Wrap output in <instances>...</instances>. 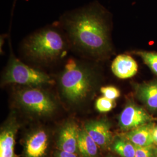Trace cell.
Masks as SVG:
<instances>
[{
    "label": "cell",
    "instance_id": "cell-20",
    "mask_svg": "<svg viewBox=\"0 0 157 157\" xmlns=\"http://www.w3.org/2000/svg\"><path fill=\"white\" fill-rule=\"evenodd\" d=\"M55 157H78V156L75 153L59 150L56 152Z\"/></svg>",
    "mask_w": 157,
    "mask_h": 157
},
{
    "label": "cell",
    "instance_id": "cell-19",
    "mask_svg": "<svg viewBox=\"0 0 157 157\" xmlns=\"http://www.w3.org/2000/svg\"><path fill=\"white\" fill-rule=\"evenodd\" d=\"M136 152L135 157H152L153 156V148L152 146H135Z\"/></svg>",
    "mask_w": 157,
    "mask_h": 157
},
{
    "label": "cell",
    "instance_id": "cell-21",
    "mask_svg": "<svg viewBox=\"0 0 157 157\" xmlns=\"http://www.w3.org/2000/svg\"><path fill=\"white\" fill-rule=\"evenodd\" d=\"M152 136L154 144H157V125L154 126L152 131Z\"/></svg>",
    "mask_w": 157,
    "mask_h": 157
},
{
    "label": "cell",
    "instance_id": "cell-15",
    "mask_svg": "<svg viewBox=\"0 0 157 157\" xmlns=\"http://www.w3.org/2000/svg\"><path fill=\"white\" fill-rule=\"evenodd\" d=\"M112 150L122 157H135V145L126 139H118L113 142Z\"/></svg>",
    "mask_w": 157,
    "mask_h": 157
},
{
    "label": "cell",
    "instance_id": "cell-9",
    "mask_svg": "<svg viewBox=\"0 0 157 157\" xmlns=\"http://www.w3.org/2000/svg\"><path fill=\"white\" fill-rule=\"evenodd\" d=\"M84 129L97 146L106 148L112 141L110 124L105 119L91 120L84 124Z\"/></svg>",
    "mask_w": 157,
    "mask_h": 157
},
{
    "label": "cell",
    "instance_id": "cell-17",
    "mask_svg": "<svg viewBox=\"0 0 157 157\" xmlns=\"http://www.w3.org/2000/svg\"><path fill=\"white\" fill-rule=\"evenodd\" d=\"M114 100H109L105 97L98 98L95 102V108L99 112L104 113L111 111L115 107Z\"/></svg>",
    "mask_w": 157,
    "mask_h": 157
},
{
    "label": "cell",
    "instance_id": "cell-11",
    "mask_svg": "<svg viewBox=\"0 0 157 157\" xmlns=\"http://www.w3.org/2000/svg\"><path fill=\"white\" fill-rule=\"evenodd\" d=\"M111 69L118 78L125 79L135 76L138 71V65L132 56L121 54L113 61Z\"/></svg>",
    "mask_w": 157,
    "mask_h": 157
},
{
    "label": "cell",
    "instance_id": "cell-3",
    "mask_svg": "<svg viewBox=\"0 0 157 157\" xmlns=\"http://www.w3.org/2000/svg\"><path fill=\"white\" fill-rule=\"evenodd\" d=\"M25 47L30 57L39 61H48L62 54L65 42L58 32L46 29L31 36L27 40Z\"/></svg>",
    "mask_w": 157,
    "mask_h": 157
},
{
    "label": "cell",
    "instance_id": "cell-6",
    "mask_svg": "<svg viewBox=\"0 0 157 157\" xmlns=\"http://www.w3.org/2000/svg\"><path fill=\"white\" fill-rule=\"evenodd\" d=\"M151 119L150 115L144 109L133 103H129L119 116V125L121 130L130 131L148 124Z\"/></svg>",
    "mask_w": 157,
    "mask_h": 157
},
{
    "label": "cell",
    "instance_id": "cell-10",
    "mask_svg": "<svg viewBox=\"0 0 157 157\" xmlns=\"http://www.w3.org/2000/svg\"><path fill=\"white\" fill-rule=\"evenodd\" d=\"M80 130L73 122H68L61 129L57 146L59 150L76 153L78 150V134Z\"/></svg>",
    "mask_w": 157,
    "mask_h": 157
},
{
    "label": "cell",
    "instance_id": "cell-7",
    "mask_svg": "<svg viewBox=\"0 0 157 157\" xmlns=\"http://www.w3.org/2000/svg\"><path fill=\"white\" fill-rule=\"evenodd\" d=\"M49 146V136L44 129L32 132L28 136L24 145L25 157H44Z\"/></svg>",
    "mask_w": 157,
    "mask_h": 157
},
{
    "label": "cell",
    "instance_id": "cell-14",
    "mask_svg": "<svg viewBox=\"0 0 157 157\" xmlns=\"http://www.w3.org/2000/svg\"><path fill=\"white\" fill-rule=\"evenodd\" d=\"M98 147L85 129L80 130L78 147L82 157H98Z\"/></svg>",
    "mask_w": 157,
    "mask_h": 157
},
{
    "label": "cell",
    "instance_id": "cell-23",
    "mask_svg": "<svg viewBox=\"0 0 157 157\" xmlns=\"http://www.w3.org/2000/svg\"></svg>",
    "mask_w": 157,
    "mask_h": 157
},
{
    "label": "cell",
    "instance_id": "cell-2",
    "mask_svg": "<svg viewBox=\"0 0 157 157\" xmlns=\"http://www.w3.org/2000/svg\"><path fill=\"white\" fill-rule=\"evenodd\" d=\"M60 83L62 94L73 103L84 101L93 89L92 72L77 61L70 59L62 72Z\"/></svg>",
    "mask_w": 157,
    "mask_h": 157
},
{
    "label": "cell",
    "instance_id": "cell-1",
    "mask_svg": "<svg viewBox=\"0 0 157 157\" xmlns=\"http://www.w3.org/2000/svg\"><path fill=\"white\" fill-rule=\"evenodd\" d=\"M65 28L72 41L94 56H102L111 48L109 29L104 14L94 6L78 10L67 17Z\"/></svg>",
    "mask_w": 157,
    "mask_h": 157
},
{
    "label": "cell",
    "instance_id": "cell-12",
    "mask_svg": "<svg viewBox=\"0 0 157 157\" xmlns=\"http://www.w3.org/2000/svg\"><path fill=\"white\" fill-rule=\"evenodd\" d=\"M153 128V124H145L129 131L125 135V137L135 146H152L154 144L152 136Z\"/></svg>",
    "mask_w": 157,
    "mask_h": 157
},
{
    "label": "cell",
    "instance_id": "cell-16",
    "mask_svg": "<svg viewBox=\"0 0 157 157\" xmlns=\"http://www.w3.org/2000/svg\"><path fill=\"white\" fill-rule=\"evenodd\" d=\"M136 54L140 56L146 65L157 75V52L137 51Z\"/></svg>",
    "mask_w": 157,
    "mask_h": 157
},
{
    "label": "cell",
    "instance_id": "cell-22",
    "mask_svg": "<svg viewBox=\"0 0 157 157\" xmlns=\"http://www.w3.org/2000/svg\"></svg>",
    "mask_w": 157,
    "mask_h": 157
},
{
    "label": "cell",
    "instance_id": "cell-5",
    "mask_svg": "<svg viewBox=\"0 0 157 157\" xmlns=\"http://www.w3.org/2000/svg\"><path fill=\"white\" fill-rule=\"evenodd\" d=\"M17 101L25 109L38 115H49L56 109V104L42 90L29 89L17 93Z\"/></svg>",
    "mask_w": 157,
    "mask_h": 157
},
{
    "label": "cell",
    "instance_id": "cell-8",
    "mask_svg": "<svg viewBox=\"0 0 157 157\" xmlns=\"http://www.w3.org/2000/svg\"><path fill=\"white\" fill-rule=\"evenodd\" d=\"M19 124L15 117H11L1 129L0 157H17L15 154V137Z\"/></svg>",
    "mask_w": 157,
    "mask_h": 157
},
{
    "label": "cell",
    "instance_id": "cell-4",
    "mask_svg": "<svg viewBox=\"0 0 157 157\" xmlns=\"http://www.w3.org/2000/svg\"><path fill=\"white\" fill-rule=\"evenodd\" d=\"M6 83L39 86L51 84L53 80L46 73L30 67L13 55L11 56L4 76Z\"/></svg>",
    "mask_w": 157,
    "mask_h": 157
},
{
    "label": "cell",
    "instance_id": "cell-18",
    "mask_svg": "<svg viewBox=\"0 0 157 157\" xmlns=\"http://www.w3.org/2000/svg\"><path fill=\"white\" fill-rule=\"evenodd\" d=\"M101 93L104 97L112 100L118 98L121 95L120 91L113 86H107L101 87Z\"/></svg>",
    "mask_w": 157,
    "mask_h": 157
},
{
    "label": "cell",
    "instance_id": "cell-13",
    "mask_svg": "<svg viewBox=\"0 0 157 157\" xmlns=\"http://www.w3.org/2000/svg\"><path fill=\"white\" fill-rule=\"evenodd\" d=\"M137 94L146 107L151 110L157 111V80L139 86Z\"/></svg>",
    "mask_w": 157,
    "mask_h": 157
}]
</instances>
